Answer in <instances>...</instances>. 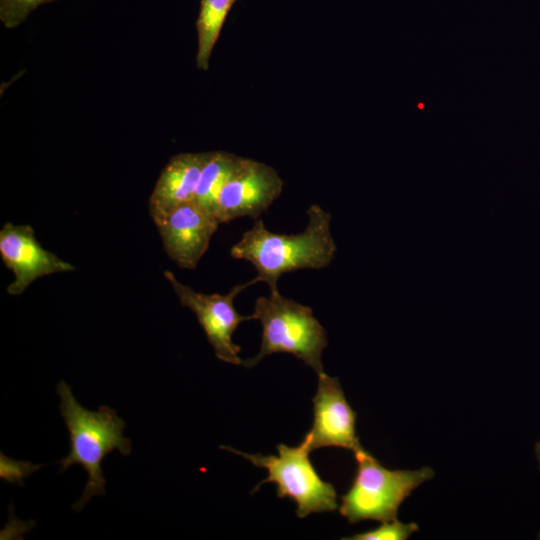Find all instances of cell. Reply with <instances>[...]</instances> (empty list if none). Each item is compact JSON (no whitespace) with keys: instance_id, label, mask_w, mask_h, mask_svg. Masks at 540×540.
Listing matches in <instances>:
<instances>
[{"instance_id":"obj_9","label":"cell","mask_w":540,"mask_h":540,"mask_svg":"<svg viewBox=\"0 0 540 540\" xmlns=\"http://www.w3.org/2000/svg\"><path fill=\"white\" fill-rule=\"evenodd\" d=\"M0 256L14 274V281L7 287L10 295L22 294L42 276L75 270L72 264L44 249L28 224H4L0 230Z\"/></svg>"},{"instance_id":"obj_13","label":"cell","mask_w":540,"mask_h":540,"mask_svg":"<svg viewBox=\"0 0 540 540\" xmlns=\"http://www.w3.org/2000/svg\"><path fill=\"white\" fill-rule=\"evenodd\" d=\"M236 0H201L196 21L198 47L196 65L208 70L209 60L226 16Z\"/></svg>"},{"instance_id":"obj_15","label":"cell","mask_w":540,"mask_h":540,"mask_svg":"<svg viewBox=\"0 0 540 540\" xmlns=\"http://www.w3.org/2000/svg\"><path fill=\"white\" fill-rule=\"evenodd\" d=\"M53 1L55 0H0V20L6 28H16L37 7Z\"/></svg>"},{"instance_id":"obj_5","label":"cell","mask_w":540,"mask_h":540,"mask_svg":"<svg viewBox=\"0 0 540 540\" xmlns=\"http://www.w3.org/2000/svg\"><path fill=\"white\" fill-rule=\"evenodd\" d=\"M221 448L243 456L255 466L266 469L268 477L261 481L252 493L262 484L274 482L279 498L289 497L295 501L296 514L299 518L311 513L331 512L337 509V493L334 486L321 479L310 461L309 453L312 450L308 434L298 446L279 444L278 456L248 454L228 446Z\"/></svg>"},{"instance_id":"obj_2","label":"cell","mask_w":540,"mask_h":540,"mask_svg":"<svg viewBox=\"0 0 540 540\" xmlns=\"http://www.w3.org/2000/svg\"><path fill=\"white\" fill-rule=\"evenodd\" d=\"M56 390L60 397L59 410L70 438V452L59 461V472L79 464L88 473L83 494L71 507L80 512L92 497L105 494L101 468L104 457L113 450L128 456L132 445L130 439L123 436L126 424L115 410L106 405L97 411L87 410L78 403L64 380L57 384Z\"/></svg>"},{"instance_id":"obj_12","label":"cell","mask_w":540,"mask_h":540,"mask_svg":"<svg viewBox=\"0 0 540 540\" xmlns=\"http://www.w3.org/2000/svg\"><path fill=\"white\" fill-rule=\"evenodd\" d=\"M245 160L244 157L225 151H210L200 175L194 201L214 214L221 190L240 170Z\"/></svg>"},{"instance_id":"obj_6","label":"cell","mask_w":540,"mask_h":540,"mask_svg":"<svg viewBox=\"0 0 540 540\" xmlns=\"http://www.w3.org/2000/svg\"><path fill=\"white\" fill-rule=\"evenodd\" d=\"M164 276L175 291L180 304L189 308L202 326L209 344L216 357L226 363L243 364L239 357L241 347L234 344L232 335L238 325L251 316H242L234 308V299L246 287L256 284V278L234 286L225 295L219 293L204 294L179 282L171 271H164Z\"/></svg>"},{"instance_id":"obj_3","label":"cell","mask_w":540,"mask_h":540,"mask_svg":"<svg viewBox=\"0 0 540 540\" xmlns=\"http://www.w3.org/2000/svg\"><path fill=\"white\" fill-rule=\"evenodd\" d=\"M251 319L262 325V340L258 354L243 362L250 368L273 353H289L324 373L322 352L327 345L326 331L314 317L312 309L279 291L256 299Z\"/></svg>"},{"instance_id":"obj_17","label":"cell","mask_w":540,"mask_h":540,"mask_svg":"<svg viewBox=\"0 0 540 540\" xmlns=\"http://www.w3.org/2000/svg\"><path fill=\"white\" fill-rule=\"evenodd\" d=\"M539 538H540V535H539Z\"/></svg>"},{"instance_id":"obj_7","label":"cell","mask_w":540,"mask_h":540,"mask_svg":"<svg viewBox=\"0 0 540 540\" xmlns=\"http://www.w3.org/2000/svg\"><path fill=\"white\" fill-rule=\"evenodd\" d=\"M153 221L166 254L187 270L196 268L220 224L212 212L194 200L169 209Z\"/></svg>"},{"instance_id":"obj_4","label":"cell","mask_w":540,"mask_h":540,"mask_svg":"<svg viewBox=\"0 0 540 540\" xmlns=\"http://www.w3.org/2000/svg\"><path fill=\"white\" fill-rule=\"evenodd\" d=\"M356 474L348 492L341 497L340 515L350 523L382 522L397 518L402 502L422 483L434 476L430 467L390 470L362 446L353 451Z\"/></svg>"},{"instance_id":"obj_10","label":"cell","mask_w":540,"mask_h":540,"mask_svg":"<svg viewBox=\"0 0 540 540\" xmlns=\"http://www.w3.org/2000/svg\"><path fill=\"white\" fill-rule=\"evenodd\" d=\"M312 401L314 420L307 433L311 450L340 447L355 451L361 446L355 431L356 412L347 402L338 378L325 372L318 374Z\"/></svg>"},{"instance_id":"obj_11","label":"cell","mask_w":540,"mask_h":540,"mask_svg":"<svg viewBox=\"0 0 540 540\" xmlns=\"http://www.w3.org/2000/svg\"><path fill=\"white\" fill-rule=\"evenodd\" d=\"M209 152L181 153L163 168L150 196L148 209L152 219L169 209L193 201Z\"/></svg>"},{"instance_id":"obj_8","label":"cell","mask_w":540,"mask_h":540,"mask_svg":"<svg viewBox=\"0 0 540 540\" xmlns=\"http://www.w3.org/2000/svg\"><path fill=\"white\" fill-rule=\"evenodd\" d=\"M283 184L274 168L246 158L221 190L214 214L220 224L246 216L257 218L279 197Z\"/></svg>"},{"instance_id":"obj_1","label":"cell","mask_w":540,"mask_h":540,"mask_svg":"<svg viewBox=\"0 0 540 540\" xmlns=\"http://www.w3.org/2000/svg\"><path fill=\"white\" fill-rule=\"evenodd\" d=\"M308 223L298 234L269 231L262 220L242 234L230 255L250 262L257 270L258 282H265L270 293L278 292L279 278L301 269H322L334 259L337 247L331 235V214L320 205L307 209Z\"/></svg>"},{"instance_id":"obj_14","label":"cell","mask_w":540,"mask_h":540,"mask_svg":"<svg viewBox=\"0 0 540 540\" xmlns=\"http://www.w3.org/2000/svg\"><path fill=\"white\" fill-rule=\"evenodd\" d=\"M418 530L414 522L403 523L397 519L382 522V524L370 531L344 537L345 540H406Z\"/></svg>"},{"instance_id":"obj_16","label":"cell","mask_w":540,"mask_h":540,"mask_svg":"<svg viewBox=\"0 0 540 540\" xmlns=\"http://www.w3.org/2000/svg\"><path fill=\"white\" fill-rule=\"evenodd\" d=\"M535 455H536V459L539 463V468H540V441L537 442L535 445Z\"/></svg>"}]
</instances>
